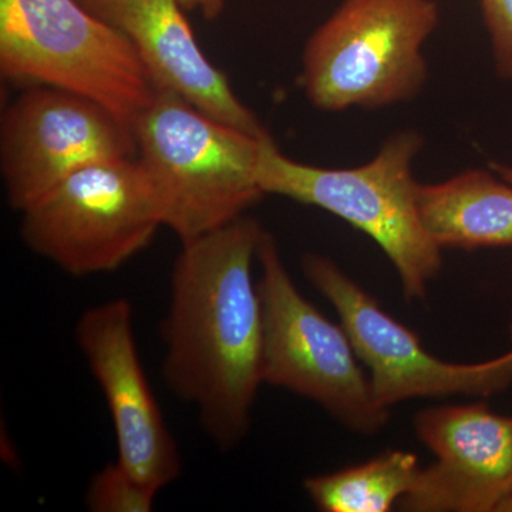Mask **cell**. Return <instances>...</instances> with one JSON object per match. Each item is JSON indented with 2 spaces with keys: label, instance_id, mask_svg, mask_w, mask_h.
I'll return each instance as SVG.
<instances>
[{
  "label": "cell",
  "instance_id": "9",
  "mask_svg": "<svg viewBox=\"0 0 512 512\" xmlns=\"http://www.w3.org/2000/svg\"><path fill=\"white\" fill-rule=\"evenodd\" d=\"M128 157H137L134 128L80 94L30 86L3 113L0 170L20 214L87 165Z\"/></svg>",
  "mask_w": 512,
  "mask_h": 512
},
{
  "label": "cell",
  "instance_id": "13",
  "mask_svg": "<svg viewBox=\"0 0 512 512\" xmlns=\"http://www.w3.org/2000/svg\"><path fill=\"white\" fill-rule=\"evenodd\" d=\"M421 224L440 249L512 248V184L467 170L439 184H420Z\"/></svg>",
  "mask_w": 512,
  "mask_h": 512
},
{
  "label": "cell",
  "instance_id": "3",
  "mask_svg": "<svg viewBox=\"0 0 512 512\" xmlns=\"http://www.w3.org/2000/svg\"><path fill=\"white\" fill-rule=\"evenodd\" d=\"M137 158L181 244L244 217L264 197L261 138L214 119L171 90L156 89L134 123Z\"/></svg>",
  "mask_w": 512,
  "mask_h": 512
},
{
  "label": "cell",
  "instance_id": "11",
  "mask_svg": "<svg viewBox=\"0 0 512 512\" xmlns=\"http://www.w3.org/2000/svg\"><path fill=\"white\" fill-rule=\"evenodd\" d=\"M414 430L436 461L421 468L403 511L495 512L512 493V416L485 403L429 407Z\"/></svg>",
  "mask_w": 512,
  "mask_h": 512
},
{
  "label": "cell",
  "instance_id": "5",
  "mask_svg": "<svg viewBox=\"0 0 512 512\" xmlns=\"http://www.w3.org/2000/svg\"><path fill=\"white\" fill-rule=\"evenodd\" d=\"M439 20L434 0H343L303 49L306 97L323 111L413 99L426 84L423 46Z\"/></svg>",
  "mask_w": 512,
  "mask_h": 512
},
{
  "label": "cell",
  "instance_id": "4",
  "mask_svg": "<svg viewBox=\"0 0 512 512\" xmlns=\"http://www.w3.org/2000/svg\"><path fill=\"white\" fill-rule=\"evenodd\" d=\"M0 72L80 94L133 128L156 94L131 40L80 0H0Z\"/></svg>",
  "mask_w": 512,
  "mask_h": 512
},
{
  "label": "cell",
  "instance_id": "20",
  "mask_svg": "<svg viewBox=\"0 0 512 512\" xmlns=\"http://www.w3.org/2000/svg\"><path fill=\"white\" fill-rule=\"evenodd\" d=\"M510 338L512 340V315H511V320H510Z\"/></svg>",
  "mask_w": 512,
  "mask_h": 512
},
{
  "label": "cell",
  "instance_id": "12",
  "mask_svg": "<svg viewBox=\"0 0 512 512\" xmlns=\"http://www.w3.org/2000/svg\"><path fill=\"white\" fill-rule=\"evenodd\" d=\"M131 40L156 89L254 136L268 133L204 55L178 0H80Z\"/></svg>",
  "mask_w": 512,
  "mask_h": 512
},
{
  "label": "cell",
  "instance_id": "16",
  "mask_svg": "<svg viewBox=\"0 0 512 512\" xmlns=\"http://www.w3.org/2000/svg\"><path fill=\"white\" fill-rule=\"evenodd\" d=\"M485 26L490 33L495 70L512 79V0H481Z\"/></svg>",
  "mask_w": 512,
  "mask_h": 512
},
{
  "label": "cell",
  "instance_id": "6",
  "mask_svg": "<svg viewBox=\"0 0 512 512\" xmlns=\"http://www.w3.org/2000/svg\"><path fill=\"white\" fill-rule=\"evenodd\" d=\"M256 261L261 266L264 384L311 400L355 433L382 431L390 409L377 402L345 326L302 295L269 232L262 234Z\"/></svg>",
  "mask_w": 512,
  "mask_h": 512
},
{
  "label": "cell",
  "instance_id": "2",
  "mask_svg": "<svg viewBox=\"0 0 512 512\" xmlns=\"http://www.w3.org/2000/svg\"><path fill=\"white\" fill-rule=\"evenodd\" d=\"M421 147L417 131L403 130L387 138L369 163L322 168L286 157L266 134L259 146L258 183L265 195L328 211L372 238L396 269L404 298L419 301L443 264L417 208L413 161Z\"/></svg>",
  "mask_w": 512,
  "mask_h": 512
},
{
  "label": "cell",
  "instance_id": "8",
  "mask_svg": "<svg viewBox=\"0 0 512 512\" xmlns=\"http://www.w3.org/2000/svg\"><path fill=\"white\" fill-rule=\"evenodd\" d=\"M302 272L338 312L377 402L390 407L423 397L493 396L512 384V350L480 363L433 356L419 336L389 315L329 256L308 252Z\"/></svg>",
  "mask_w": 512,
  "mask_h": 512
},
{
  "label": "cell",
  "instance_id": "14",
  "mask_svg": "<svg viewBox=\"0 0 512 512\" xmlns=\"http://www.w3.org/2000/svg\"><path fill=\"white\" fill-rule=\"evenodd\" d=\"M421 467L413 453L389 450L365 463L303 481L312 503L325 512H387L412 493Z\"/></svg>",
  "mask_w": 512,
  "mask_h": 512
},
{
  "label": "cell",
  "instance_id": "10",
  "mask_svg": "<svg viewBox=\"0 0 512 512\" xmlns=\"http://www.w3.org/2000/svg\"><path fill=\"white\" fill-rule=\"evenodd\" d=\"M74 336L113 421L117 466L158 494L183 461L138 355L133 305L119 298L87 309Z\"/></svg>",
  "mask_w": 512,
  "mask_h": 512
},
{
  "label": "cell",
  "instance_id": "17",
  "mask_svg": "<svg viewBox=\"0 0 512 512\" xmlns=\"http://www.w3.org/2000/svg\"><path fill=\"white\" fill-rule=\"evenodd\" d=\"M185 12H200L202 18L214 20L224 12L225 0H178Z\"/></svg>",
  "mask_w": 512,
  "mask_h": 512
},
{
  "label": "cell",
  "instance_id": "7",
  "mask_svg": "<svg viewBox=\"0 0 512 512\" xmlns=\"http://www.w3.org/2000/svg\"><path fill=\"white\" fill-rule=\"evenodd\" d=\"M164 227L163 207L137 157L87 165L22 212L20 237L66 274L117 271Z\"/></svg>",
  "mask_w": 512,
  "mask_h": 512
},
{
  "label": "cell",
  "instance_id": "1",
  "mask_svg": "<svg viewBox=\"0 0 512 512\" xmlns=\"http://www.w3.org/2000/svg\"><path fill=\"white\" fill-rule=\"evenodd\" d=\"M265 229L244 217L181 244L163 325L168 389L197 410L221 451L251 429L262 380L264 316L252 266Z\"/></svg>",
  "mask_w": 512,
  "mask_h": 512
},
{
  "label": "cell",
  "instance_id": "18",
  "mask_svg": "<svg viewBox=\"0 0 512 512\" xmlns=\"http://www.w3.org/2000/svg\"><path fill=\"white\" fill-rule=\"evenodd\" d=\"M490 167H491V170H493L494 174H497L498 177L503 178V180L507 181V183L512 184V167H511V165L493 163L490 165Z\"/></svg>",
  "mask_w": 512,
  "mask_h": 512
},
{
  "label": "cell",
  "instance_id": "19",
  "mask_svg": "<svg viewBox=\"0 0 512 512\" xmlns=\"http://www.w3.org/2000/svg\"><path fill=\"white\" fill-rule=\"evenodd\" d=\"M495 512H512V493L504 498L503 503L498 505Z\"/></svg>",
  "mask_w": 512,
  "mask_h": 512
},
{
  "label": "cell",
  "instance_id": "15",
  "mask_svg": "<svg viewBox=\"0 0 512 512\" xmlns=\"http://www.w3.org/2000/svg\"><path fill=\"white\" fill-rule=\"evenodd\" d=\"M157 493L127 476L116 461L94 476L87 493L90 510L100 512H147L153 510Z\"/></svg>",
  "mask_w": 512,
  "mask_h": 512
}]
</instances>
